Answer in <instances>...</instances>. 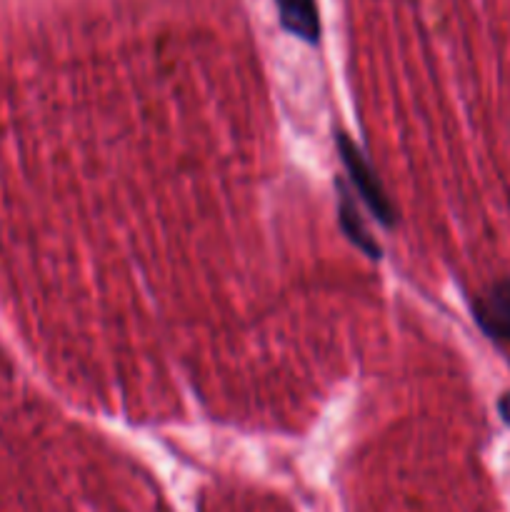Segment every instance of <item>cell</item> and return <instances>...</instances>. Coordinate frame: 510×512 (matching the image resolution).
Instances as JSON below:
<instances>
[{"mask_svg": "<svg viewBox=\"0 0 510 512\" xmlns=\"http://www.w3.org/2000/svg\"><path fill=\"white\" fill-rule=\"evenodd\" d=\"M335 148H338L340 163H343L345 178H348V185L353 188V193L363 200L365 208L373 213V218L378 220L383 228H393V225L398 223V213H395L393 203H390L388 193H385L383 183H380L378 173H375L368 155H365L363 150H360V145L355 143L348 133H343V130L335 135Z\"/></svg>", "mask_w": 510, "mask_h": 512, "instance_id": "obj_1", "label": "cell"}, {"mask_svg": "<svg viewBox=\"0 0 510 512\" xmlns=\"http://www.w3.org/2000/svg\"><path fill=\"white\" fill-rule=\"evenodd\" d=\"M473 315L488 338L510 343V275L495 280L473 300Z\"/></svg>", "mask_w": 510, "mask_h": 512, "instance_id": "obj_2", "label": "cell"}, {"mask_svg": "<svg viewBox=\"0 0 510 512\" xmlns=\"http://www.w3.org/2000/svg\"><path fill=\"white\" fill-rule=\"evenodd\" d=\"M335 190H338V223L340 230L348 235L350 243L360 250V253L368 255L370 260L383 258V248L378 245V240L370 235L368 225L360 218V210L355 205V193L348 185L345 178H335Z\"/></svg>", "mask_w": 510, "mask_h": 512, "instance_id": "obj_3", "label": "cell"}, {"mask_svg": "<svg viewBox=\"0 0 510 512\" xmlns=\"http://www.w3.org/2000/svg\"><path fill=\"white\" fill-rule=\"evenodd\" d=\"M278 18L283 30L300 38L308 45H318L320 40V15L315 0H275Z\"/></svg>", "mask_w": 510, "mask_h": 512, "instance_id": "obj_4", "label": "cell"}, {"mask_svg": "<svg viewBox=\"0 0 510 512\" xmlns=\"http://www.w3.org/2000/svg\"><path fill=\"white\" fill-rule=\"evenodd\" d=\"M498 413L500 418H503V423L510 428V393H505L503 398L498 400Z\"/></svg>", "mask_w": 510, "mask_h": 512, "instance_id": "obj_5", "label": "cell"}]
</instances>
